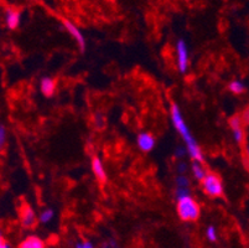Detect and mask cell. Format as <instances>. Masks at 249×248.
<instances>
[{
	"label": "cell",
	"instance_id": "cell-13",
	"mask_svg": "<svg viewBox=\"0 0 249 248\" xmlns=\"http://www.w3.org/2000/svg\"><path fill=\"white\" fill-rule=\"evenodd\" d=\"M191 172L194 175V177L196 179L197 181H202L203 179L206 177V175L208 174L206 168L203 167L202 163H198V161H192V165H191Z\"/></svg>",
	"mask_w": 249,
	"mask_h": 248
},
{
	"label": "cell",
	"instance_id": "cell-26",
	"mask_svg": "<svg viewBox=\"0 0 249 248\" xmlns=\"http://www.w3.org/2000/svg\"><path fill=\"white\" fill-rule=\"evenodd\" d=\"M83 248H94V247L89 241H85V242H83Z\"/></svg>",
	"mask_w": 249,
	"mask_h": 248
},
{
	"label": "cell",
	"instance_id": "cell-12",
	"mask_svg": "<svg viewBox=\"0 0 249 248\" xmlns=\"http://www.w3.org/2000/svg\"><path fill=\"white\" fill-rule=\"evenodd\" d=\"M19 248H46V243L36 236H29L21 241Z\"/></svg>",
	"mask_w": 249,
	"mask_h": 248
},
{
	"label": "cell",
	"instance_id": "cell-11",
	"mask_svg": "<svg viewBox=\"0 0 249 248\" xmlns=\"http://www.w3.org/2000/svg\"><path fill=\"white\" fill-rule=\"evenodd\" d=\"M40 90L45 97H52L56 92V81L51 77H44L40 81Z\"/></svg>",
	"mask_w": 249,
	"mask_h": 248
},
{
	"label": "cell",
	"instance_id": "cell-18",
	"mask_svg": "<svg viewBox=\"0 0 249 248\" xmlns=\"http://www.w3.org/2000/svg\"><path fill=\"white\" fill-rule=\"evenodd\" d=\"M187 196H191V190H190V188H175L176 201Z\"/></svg>",
	"mask_w": 249,
	"mask_h": 248
},
{
	"label": "cell",
	"instance_id": "cell-2",
	"mask_svg": "<svg viewBox=\"0 0 249 248\" xmlns=\"http://www.w3.org/2000/svg\"><path fill=\"white\" fill-rule=\"evenodd\" d=\"M176 211H178V217L182 221L195 222L197 221L201 215V208L198 202L192 196L183 197V199L178 200L176 204Z\"/></svg>",
	"mask_w": 249,
	"mask_h": 248
},
{
	"label": "cell",
	"instance_id": "cell-16",
	"mask_svg": "<svg viewBox=\"0 0 249 248\" xmlns=\"http://www.w3.org/2000/svg\"><path fill=\"white\" fill-rule=\"evenodd\" d=\"M175 188H190V179L187 175H178L175 177Z\"/></svg>",
	"mask_w": 249,
	"mask_h": 248
},
{
	"label": "cell",
	"instance_id": "cell-14",
	"mask_svg": "<svg viewBox=\"0 0 249 248\" xmlns=\"http://www.w3.org/2000/svg\"><path fill=\"white\" fill-rule=\"evenodd\" d=\"M228 90L233 93V95H243L246 92V85L239 79H233L228 85Z\"/></svg>",
	"mask_w": 249,
	"mask_h": 248
},
{
	"label": "cell",
	"instance_id": "cell-24",
	"mask_svg": "<svg viewBox=\"0 0 249 248\" xmlns=\"http://www.w3.org/2000/svg\"><path fill=\"white\" fill-rule=\"evenodd\" d=\"M101 248H121L117 245L115 241H108V242H104L103 245L101 246Z\"/></svg>",
	"mask_w": 249,
	"mask_h": 248
},
{
	"label": "cell",
	"instance_id": "cell-22",
	"mask_svg": "<svg viewBox=\"0 0 249 248\" xmlns=\"http://www.w3.org/2000/svg\"><path fill=\"white\" fill-rule=\"evenodd\" d=\"M5 140H6V128L5 126H0V147L3 148L5 145Z\"/></svg>",
	"mask_w": 249,
	"mask_h": 248
},
{
	"label": "cell",
	"instance_id": "cell-23",
	"mask_svg": "<svg viewBox=\"0 0 249 248\" xmlns=\"http://www.w3.org/2000/svg\"><path fill=\"white\" fill-rule=\"evenodd\" d=\"M242 119H243V123L244 126L246 127H249V106L247 107L246 109L243 111V113H242Z\"/></svg>",
	"mask_w": 249,
	"mask_h": 248
},
{
	"label": "cell",
	"instance_id": "cell-17",
	"mask_svg": "<svg viewBox=\"0 0 249 248\" xmlns=\"http://www.w3.org/2000/svg\"><path fill=\"white\" fill-rule=\"evenodd\" d=\"M93 123L97 129H103L106 124H107V119H106V117L102 113H96L93 115Z\"/></svg>",
	"mask_w": 249,
	"mask_h": 248
},
{
	"label": "cell",
	"instance_id": "cell-1",
	"mask_svg": "<svg viewBox=\"0 0 249 248\" xmlns=\"http://www.w3.org/2000/svg\"><path fill=\"white\" fill-rule=\"evenodd\" d=\"M170 115H171V122H173L174 128L176 129L178 134L181 135L182 140L185 142V145L189 152V156L192 159V161H198V163H205V156H203V152L201 147L198 145L197 140L195 139L192 135L191 131H190L189 126L186 124L183 115L181 113L180 108L176 103L171 104V109H170Z\"/></svg>",
	"mask_w": 249,
	"mask_h": 248
},
{
	"label": "cell",
	"instance_id": "cell-4",
	"mask_svg": "<svg viewBox=\"0 0 249 248\" xmlns=\"http://www.w3.org/2000/svg\"><path fill=\"white\" fill-rule=\"evenodd\" d=\"M189 47L183 40H178L176 42V63L180 74H186L189 70Z\"/></svg>",
	"mask_w": 249,
	"mask_h": 248
},
{
	"label": "cell",
	"instance_id": "cell-6",
	"mask_svg": "<svg viewBox=\"0 0 249 248\" xmlns=\"http://www.w3.org/2000/svg\"><path fill=\"white\" fill-rule=\"evenodd\" d=\"M20 220H21V225L25 229H33L35 227L37 218H36V213L34 209L30 205H22L20 209Z\"/></svg>",
	"mask_w": 249,
	"mask_h": 248
},
{
	"label": "cell",
	"instance_id": "cell-25",
	"mask_svg": "<svg viewBox=\"0 0 249 248\" xmlns=\"http://www.w3.org/2000/svg\"><path fill=\"white\" fill-rule=\"evenodd\" d=\"M0 248H11V245L4 237L0 238Z\"/></svg>",
	"mask_w": 249,
	"mask_h": 248
},
{
	"label": "cell",
	"instance_id": "cell-9",
	"mask_svg": "<svg viewBox=\"0 0 249 248\" xmlns=\"http://www.w3.org/2000/svg\"><path fill=\"white\" fill-rule=\"evenodd\" d=\"M62 24H63V26L66 27V30L69 31L70 35H71L72 38H73V40L76 41L81 51H85L86 50V38H85V36H83V34L81 33L80 29H78V27H77L73 22L70 21V20H67V19H62Z\"/></svg>",
	"mask_w": 249,
	"mask_h": 248
},
{
	"label": "cell",
	"instance_id": "cell-19",
	"mask_svg": "<svg viewBox=\"0 0 249 248\" xmlns=\"http://www.w3.org/2000/svg\"><path fill=\"white\" fill-rule=\"evenodd\" d=\"M206 238L210 242H216L217 241V229L214 226H208L206 229Z\"/></svg>",
	"mask_w": 249,
	"mask_h": 248
},
{
	"label": "cell",
	"instance_id": "cell-8",
	"mask_svg": "<svg viewBox=\"0 0 249 248\" xmlns=\"http://www.w3.org/2000/svg\"><path fill=\"white\" fill-rule=\"evenodd\" d=\"M156 139L155 136L149 132H142L137 136V145L142 153H149L155 148Z\"/></svg>",
	"mask_w": 249,
	"mask_h": 248
},
{
	"label": "cell",
	"instance_id": "cell-10",
	"mask_svg": "<svg viewBox=\"0 0 249 248\" xmlns=\"http://www.w3.org/2000/svg\"><path fill=\"white\" fill-rule=\"evenodd\" d=\"M92 172H93L97 181H98L101 185L107 183L108 180L107 172H106V169H104V165L103 163H102L101 158L97 155H94L93 158H92Z\"/></svg>",
	"mask_w": 249,
	"mask_h": 248
},
{
	"label": "cell",
	"instance_id": "cell-7",
	"mask_svg": "<svg viewBox=\"0 0 249 248\" xmlns=\"http://www.w3.org/2000/svg\"><path fill=\"white\" fill-rule=\"evenodd\" d=\"M21 21V13L15 6H6L5 8V25L9 30H17Z\"/></svg>",
	"mask_w": 249,
	"mask_h": 248
},
{
	"label": "cell",
	"instance_id": "cell-20",
	"mask_svg": "<svg viewBox=\"0 0 249 248\" xmlns=\"http://www.w3.org/2000/svg\"><path fill=\"white\" fill-rule=\"evenodd\" d=\"M186 154H189L186 145H178V147H176L175 152H174V155L178 159H182L183 156H186Z\"/></svg>",
	"mask_w": 249,
	"mask_h": 248
},
{
	"label": "cell",
	"instance_id": "cell-27",
	"mask_svg": "<svg viewBox=\"0 0 249 248\" xmlns=\"http://www.w3.org/2000/svg\"><path fill=\"white\" fill-rule=\"evenodd\" d=\"M74 248H83V242H77L76 247Z\"/></svg>",
	"mask_w": 249,
	"mask_h": 248
},
{
	"label": "cell",
	"instance_id": "cell-21",
	"mask_svg": "<svg viewBox=\"0 0 249 248\" xmlns=\"http://www.w3.org/2000/svg\"><path fill=\"white\" fill-rule=\"evenodd\" d=\"M189 170V167L185 161H180V163L176 164V172H178V175H185Z\"/></svg>",
	"mask_w": 249,
	"mask_h": 248
},
{
	"label": "cell",
	"instance_id": "cell-5",
	"mask_svg": "<svg viewBox=\"0 0 249 248\" xmlns=\"http://www.w3.org/2000/svg\"><path fill=\"white\" fill-rule=\"evenodd\" d=\"M230 126L231 129H232V135L234 142L239 145H243L246 143V129H244L242 115H233L230 119Z\"/></svg>",
	"mask_w": 249,
	"mask_h": 248
},
{
	"label": "cell",
	"instance_id": "cell-3",
	"mask_svg": "<svg viewBox=\"0 0 249 248\" xmlns=\"http://www.w3.org/2000/svg\"><path fill=\"white\" fill-rule=\"evenodd\" d=\"M201 188L203 192L210 197H222L225 195V186L221 176L216 172H208L206 177L201 181Z\"/></svg>",
	"mask_w": 249,
	"mask_h": 248
},
{
	"label": "cell",
	"instance_id": "cell-15",
	"mask_svg": "<svg viewBox=\"0 0 249 248\" xmlns=\"http://www.w3.org/2000/svg\"><path fill=\"white\" fill-rule=\"evenodd\" d=\"M55 217V211L52 210V209H45L40 216H38V221L41 222V224H49L53 220Z\"/></svg>",
	"mask_w": 249,
	"mask_h": 248
}]
</instances>
